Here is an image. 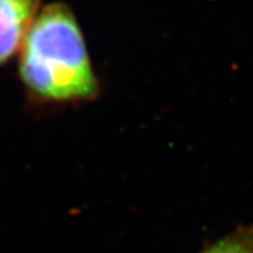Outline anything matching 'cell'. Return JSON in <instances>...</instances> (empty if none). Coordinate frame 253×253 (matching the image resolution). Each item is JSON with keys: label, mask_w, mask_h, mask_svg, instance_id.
I'll return each mask as SVG.
<instances>
[{"label": "cell", "mask_w": 253, "mask_h": 253, "mask_svg": "<svg viewBox=\"0 0 253 253\" xmlns=\"http://www.w3.org/2000/svg\"><path fill=\"white\" fill-rule=\"evenodd\" d=\"M20 76L42 101H82L99 94L81 27L66 6L51 4L36 16L21 45Z\"/></svg>", "instance_id": "1"}, {"label": "cell", "mask_w": 253, "mask_h": 253, "mask_svg": "<svg viewBox=\"0 0 253 253\" xmlns=\"http://www.w3.org/2000/svg\"><path fill=\"white\" fill-rule=\"evenodd\" d=\"M200 253H253V224L238 226Z\"/></svg>", "instance_id": "3"}, {"label": "cell", "mask_w": 253, "mask_h": 253, "mask_svg": "<svg viewBox=\"0 0 253 253\" xmlns=\"http://www.w3.org/2000/svg\"><path fill=\"white\" fill-rule=\"evenodd\" d=\"M38 6L40 0H0V65L21 48Z\"/></svg>", "instance_id": "2"}]
</instances>
